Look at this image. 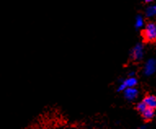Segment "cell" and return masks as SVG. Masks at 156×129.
Listing matches in <instances>:
<instances>
[{
  "label": "cell",
  "mask_w": 156,
  "mask_h": 129,
  "mask_svg": "<svg viewBox=\"0 0 156 129\" xmlns=\"http://www.w3.org/2000/svg\"><path fill=\"white\" fill-rule=\"evenodd\" d=\"M141 114V117H142V119H144V121H151V120L153 119L154 117V110H152V109L150 108H146Z\"/></svg>",
  "instance_id": "7"
},
{
  "label": "cell",
  "mask_w": 156,
  "mask_h": 129,
  "mask_svg": "<svg viewBox=\"0 0 156 129\" xmlns=\"http://www.w3.org/2000/svg\"><path fill=\"white\" fill-rule=\"evenodd\" d=\"M155 65L156 62L154 60H149L148 61L146 62V66H145V70H144L145 74H146V75H152V74L155 71Z\"/></svg>",
  "instance_id": "6"
},
{
  "label": "cell",
  "mask_w": 156,
  "mask_h": 129,
  "mask_svg": "<svg viewBox=\"0 0 156 129\" xmlns=\"http://www.w3.org/2000/svg\"><path fill=\"white\" fill-rule=\"evenodd\" d=\"M124 98L128 101H133L137 98L139 95L138 90L135 88H127L123 92Z\"/></svg>",
  "instance_id": "3"
},
{
  "label": "cell",
  "mask_w": 156,
  "mask_h": 129,
  "mask_svg": "<svg viewBox=\"0 0 156 129\" xmlns=\"http://www.w3.org/2000/svg\"><path fill=\"white\" fill-rule=\"evenodd\" d=\"M146 108H147V107H146V106L145 105V103H144L143 101L139 102V103L136 104V110L138 111L139 113H141V114Z\"/></svg>",
  "instance_id": "10"
},
{
  "label": "cell",
  "mask_w": 156,
  "mask_h": 129,
  "mask_svg": "<svg viewBox=\"0 0 156 129\" xmlns=\"http://www.w3.org/2000/svg\"><path fill=\"white\" fill-rule=\"evenodd\" d=\"M144 43L156 42V23L150 21L144 27L141 32Z\"/></svg>",
  "instance_id": "1"
},
{
  "label": "cell",
  "mask_w": 156,
  "mask_h": 129,
  "mask_svg": "<svg viewBox=\"0 0 156 129\" xmlns=\"http://www.w3.org/2000/svg\"><path fill=\"white\" fill-rule=\"evenodd\" d=\"M143 57V46L141 44L136 45L131 52V57L135 61H139Z\"/></svg>",
  "instance_id": "4"
},
{
  "label": "cell",
  "mask_w": 156,
  "mask_h": 129,
  "mask_svg": "<svg viewBox=\"0 0 156 129\" xmlns=\"http://www.w3.org/2000/svg\"><path fill=\"white\" fill-rule=\"evenodd\" d=\"M135 26L136 28H141L144 26V19L141 16H137L136 18V24Z\"/></svg>",
  "instance_id": "9"
},
{
  "label": "cell",
  "mask_w": 156,
  "mask_h": 129,
  "mask_svg": "<svg viewBox=\"0 0 156 129\" xmlns=\"http://www.w3.org/2000/svg\"><path fill=\"white\" fill-rule=\"evenodd\" d=\"M147 108L155 110L156 109V96L147 95L142 100Z\"/></svg>",
  "instance_id": "5"
},
{
  "label": "cell",
  "mask_w": 156,
  "mask_h": 129,
  "mask_svg": "<svg viewBox=\"0 0 156 129\" xmlns=\"http://www.w3.org/2000/svg\"><path fill=\"white\" fill-rule=\"evenodd\" d=\"M138 81L135 77H128L125 79H123L119 83L117 91L119 92H123V91L129 88H135L136 86L137 85Z\"/></svg>",
  "instance_id": "2"
},
{
  "label": "cell",
  "mask_w": 156,
  "mask_h": 129,
  "mask_svg": "<svg viewBox=\"0 0 156 129\" xmlns=\"http://www.w3.org/2000/svg\"><path fill=\"white\" fill-rule=\"evenodd\" d=\"M146 14L147 16H154L156 15V6H151L146 11Z\"/></svg>",
  "instance_id": "8"
}]
</instances>
